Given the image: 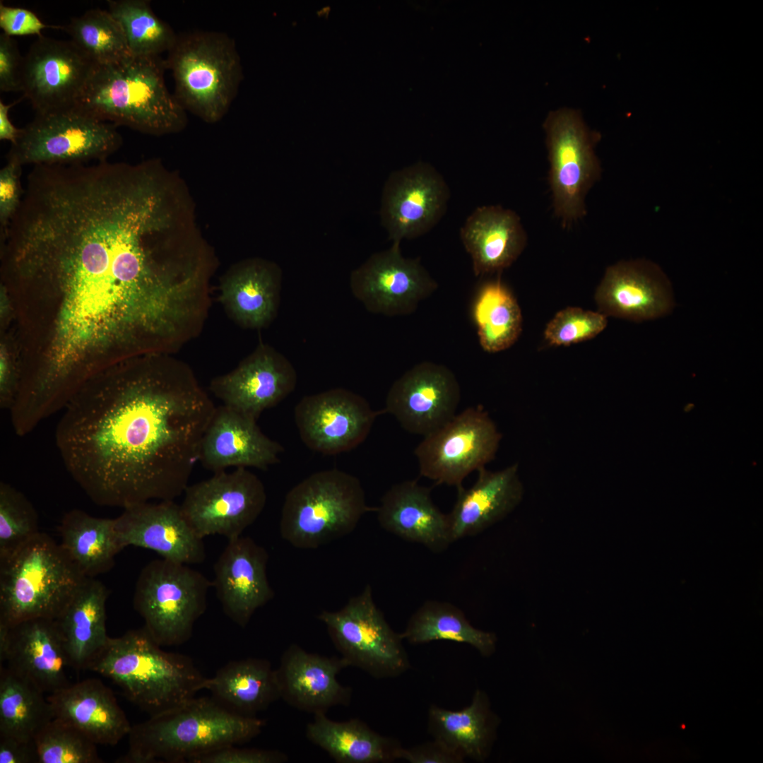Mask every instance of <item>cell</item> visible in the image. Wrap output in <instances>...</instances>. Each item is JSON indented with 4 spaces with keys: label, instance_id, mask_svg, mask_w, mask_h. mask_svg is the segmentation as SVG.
<instances>
[{
    "label": "cell",
    "instance_id": "7",
    "mask_svg": "<svg viewBox=\"0 0 763 763\" xmlns=\"http://www.w3.org/2000/svg\"><path fill=\"white\" fill-rule=\"evenodd\" d=\"M367 506L360 480L338 469L314 473L286 495L281 511L283 539L300 549H315L350 533Z\"/></svg>",
    "mask_w": 763,
    "mask_h": 763
},
{
    "label": "cell",
    "instance_id": "16",
    "mask_svg": "<svg viewBox=\"0 0 763 763\" xmlns=\"http://www.w3.org/2000/svg\"><path fill=\"white\" fill-rule=\"evenodd\" d=\"M95 66L71 40L38 37L23 57V97L36 114L74 107Z\"/></svg>",
    "mask_w": 763,
    "mask_h": 763
},
{
    "label": "cell",
    "instance_id": "35",
    "mask_svg": "<svg viewBox=\"0 0 763 763\" xmlns=\"http://www.w3.org/2000/svg\"><path fill=\"white\" fill-rule=\"evenodd\" d=\"M59 543L85 577L108 572L124 548L115 519L93 516L81 509L66 512L59 524Z\"/></svg>",
    "mask_w": 763,
    "mask_h": 763
},
{
    "label": "cell",
    "instance_id": "8",
    "mask_svg": "<svg viewBox=\"0 0 763 763\" xmlns=\"http://www.w3.org/2000/svg\"><path fill=\"white\" fill-rule=\"evenodd\" d=\"M212 585L188 564L154 560L137 579L134 608L159 645H180L191 638L196 622L205 613Z\"/></svg>",
    "mask_w": 763,
    "mask_h": 763
},
{
    "label": "cell",
    "instance_id": "12",
    "mask_svg": "<svg viewBox=\"0 0 763 763\" xmlns=\"http://www.w3.org/2000/svg\"><path fill=\"white\" fill-rule=\"evenodd\" d=\"M502 434L480 406L468 407L424 437L414 454L420 475L456 488L466 477L485 467L498 450Z\"/></svg>",
    "mask_w": 763,
    "mask_h": 763
},
{
    "label": "cell",
    "instance_id": "28",
    "mask_svg": "<svg viewBox=\"0 0 763 763\" xmlns=\"http://www.w3.org/2000/svg\"><path fill=\"white\" fill-rule=\"evenodd\" d=\"M457 498L449 519L453 541L480 533L509 514L521 502L524 487L519 466L497 471L482 468L469 488H457Z\"/></svg>",
    "mask_w": 763,
    "mask_h": 763
},
{
    "label": "cell",
    "instance_id": "25",
    "mask_svg": "<svg viewBox=\"0 0 763 763\" xmlns=\"http://www.w3.org/2000/svg\"><path fill=\"white\" fill-rule=\"evenodd\" d=\"M342 657H326L308 652L297 644L283 653L276 669L280 698L295 708L312 713L350 703L351 688L341 685L337 675L348 667Z\"/></svg>",
    "mask_w": 763,
    "mask_h": 763
},
{
    "label": "cell",
    "instance_id": "5",
    "mask_svg": "<svg viewBox=\"0 0 763 763\" xmlns=\"http://www.w3.org/2000/svg\"><path fill=\"white\" fill-rule=\"evenodd\" d=\"M85 578L60 544L40 532L0 560V625L56 619Z\"/></svg>",
    "mask_w": 763,
    "mask_h": 763
},
{
    "label": "cell",
    "instance_id": "29",
    "mask_svg": "<svg viewBox=\"0 0 763 763\" xmlns=\"http://www.w3.org/2000/svg\"><path fill=\"white\" fill-rule=\"evenodd\" d=\"M376 511L382 528L434 552L446 550L454 542L449 515L433 503L430 490L415 480L393 485L382 497Z\"/></svg>",
    "mask_w": 763,
    "mask_h": 763
},
{
    "label": "cell",
    "instance_id": "37",
    "mask_svg": "<svg viewBox=\"0 0 763 763\" xmlns=\"http://www.w3.org/2000/svg\"><path fill=\"white\" fill-rule=\"evenodd\" d=\"M403 640L419 644L437 640H447L471 645L485 656L495 651L497 637L472 626L463 612L447 603L428 601L410 617Z\"/></svg>",
    "mask_w": 763,
    "mask_h": 763
},
{
    "label": "cell",
    "instance_id": "31",
    "mask_svg": "<svg viewBox=\"0 0 763 763\" xmlns=\"http://www.w3.org/2000/svg\"><path fill=\"white\" fill-rule=\"evenodd\" d=\"M109 591L86 577L54 619L75 670H88L106 644V602Z\"/></svg>",
    "mask_w": 763,
    "mask_h": 763
},
{
    "label": "cell",
    "instance_id": "10",
    "mask_svg": "<svg viewBox=\"0 0 763 763\" xmlns=\"http://www.w3.org/2000/svg\"><path fill=\"white\" fill-rule=\"evenodd\" d=\"M543 129L553 211L567 227L586 215V197L601 178L595 153L601 134L588 127L580 111L566 107L550 112Z\"/></svg>",
    "mask_w": 763,
    "mask_h": 763
},
{
    "label": "cell",
    "instance_id": "17",
    "mask_svg": "<svg viewBox=\"0 0 763 763\" xmlns=\"http://www.w3.org/2000/svg\"><path fill=\"white\" fill-rule=\"evenodd\" d=\"M382 413L374 410L362 396L336 388L302 397L294 417L300 437L308 448L336 455L362 444Z\"/></svg>",
    "mask_w": 763,
    "mask_h": 763
},
{
    "label": "cell",
    "instance_id": "33",
    "mask_svg": "<svg viewBox=\"0 0 763 763\" xmlns=\"http://www.w3.org/2000/svg\"><path fill=\"white\" fill-rule=\"evenodd\" d=\"M203 690L227 708L249 716L280 698L276 669L268 661L254 658L227 663L206 678Z\"/></svg>",
    "mask_w": 763,
    "mask_h": 763
},
{
    "label": "cell",
    "instance_id": "41",
    "mask_svg": "<svg viewBox=\"0 0 763 763\" xmlns=\"http://www.w3.org/2000/svg\"><path fill=\"white\" fill-rule=\"evenodd\" d=\"M38 516L29 499L10 484L0 483V560L38 533Z\"/></svg>",
    "mask_w": 763,
    "mask_h": 763
},
{
    "label": "cell",
    "instance_id": "48",
    "mask_svg": "<svg viewBox=\"0 0 763 763\" xmlns=\"http://www.w3.org/2000/svg\"><path fill=\"white\" fill-rule=\"evenodd\" d=\"M396 759L410 763H462L464 759L450 750L442 743L434 740L412 747H401Z\"/></svg>",
    "mask_w": 763,
    "mask_h": 763
},
{
    "label": "cell",
    "instance_id": "50",
    "mask_svg": "<svg viewBox=\"0 0 763 763\" xmlns=\"http://www.w3.org/2000/svg\"><path fill=\"white\" fill-rule=\"evenodd\" d=\"M23 98L22 97L20 99ZM18 100L13 103L5 104L0 100V140L10 141L14 144L21 134L22 129L16 127L9 118L10 109L20 102Z\"/></svg>",
    "mask_w": 763,
    "mask_h": 763
},
{
    "label": "cell",
    "instance_id": "11",
    "mask_svg": "<svg viewBox=\"0 0 763 763\" xmlns=\"http://www.w3.org/2000/svg\"><path fill=\"white\" fill-rule=\"evenodd\" d=\"M318 619L326 625L332 642L349 666L377 679L398 676L410 668L403 639L376 605L369 585L341 609L324 610Z\"/></svg>",
    "mask_w": 763,
    "mask_h": 763
},
{
    "label": "cell",
    "instance_id": "14",
    "mask_svg": "<svg viewBox=\"0 0 763 763\" xmlns=\"http://www.w3.org/2000/svg\"><path fill=\"white\" fill-rule=\"evenodd\" d=\"M450 196L444 177L428 163L391 172L384 186L380 217L392 244L432 230L445 214Z\"/></svg>",
    "mask_w": 763,
    "mask_h": 763
},
{
    "label": "cell",
    "instance_id": "21",
    "mask_svg": "<svg viewBox=\"0 0 763 763\" xmlns=\"http://www.w3.org/2000/svg\"><path fill=\"white\" fill-rule=\"evenodd\" d=\"M116 523L123 548L132 545L148 549L163 559L188 565L201 563L206 558L203 538L173 500L126 507Z\"/></svg>",
    "mask_w": 763,
    "mask_h": 763
},
{
    "label": "cell",
    "instance_id": "27",
    "mask_svg": "<svg viewBox=\"0 0 763 763\" xmlns=\"http://www.w3.org/2000/svg\"><path fill=\"white\" fill-rule=\"evenodd\" d=\"M47 698L54 718L75 727L97 745H115L131 731L132 726L112 691L99 679L71 683Z\"/></svg>",
    "mask_w": 763,
    "mask_h": 763
},
{
    "label": "cell",
    "instance_id": "49",
    "mask_svg": "<svg viewBox=\"0 0 763 763\" xmlns=\"http://www.w3.org/2000/svg\"><path fill=\"white\" fill-rule=\"evenodd\" d=\"M0 763H38L35 740L0 736Z\"/></svg>",
    "mask_w": 763,
    "mask_h": 763
},
{
    "label": "cell",
    "instance_id": "1",
    "mask_svg": "<svg viewBox=\"0 0 763 763\" xmlns=\"http://www.w3.org/2000/svg\"><path fill=\"white\" fill-rule=\"evenodd\" d=\"M100 379L61 410L55 443L67 472L98 505L174 500L199 461L212 400L191 368L169 354Z\"/></svg>",
    "mask_w": 763,
    "mask_h": 763
},
{
    "label": "cell",
    "instance_id": "26",
    "mask_svg": "<svg viewBox=\"0 0 763 763\" xmlns=\"http://www.w3.org/2000/svg\"><path fill=\"white\" fill-rule=\"evenodd\" d=\"M282 271L273 261L250 258L232 265L220 282V301L226 313L242 328L260 330L276 319Z\"/></svg>",
    "mask_w": 763,
    "mask_h": 763
},
{
    "label": "cell",
    "instance_id": "36",
    "mask_svg": "<svg viewBox=\"0 0 763 763\" xmlns=\"http://www.w3.org/2000/svg\"><path fill=\"white\" fill-rule=\"evenodd\" d=\"M472 317L480 345L489 353L508 349L522 331L521 308L499 277L479 287L473 303Z\"/></svg>",
    "mask_w": 763,
    "mask_h": 763
},
{
    "label": "cell",
    "instance_id": "19",
    "mask_svg": "<svg viewBox=\"0 0 763 763\" xmlns=\"http://www.w3.org/2000/svg\"><path fill=\"white\" fill-rule=\"evenodd\" d=\"M0 666L48 694L71 684L74 670L55 620L44 617L0 625Z\"/></svg>",
    "mask_w": 763,
    "mask_h": 763
},
{
    "label": "cell",
    "instance_id": "20",
    "mask_svg": "<svg viewBox=\"0 0 763 763\" xmlns=\"http://www.w3.org/2000/svg\"><path fill=\"white\" fill-rule=\"evenodd\" d=\"M297 380L289 360L260 343L235 369L213 378L210 389L223 405L256 420L264 410L288 396Z\"/></svg>",
    "mask_w": 763,
    "mask_h": 763
},
{
    "label": "cell",
    "instance_id": "39",
    "mask_svg": "<svg viewBox=\"0 0 763 763\" xmlns=\"http://www.w3.org/2000/svg\"><path fill=\"white\" fill-rule=\"evenodd\" d=\"M108 11L119 22L132 57L160 56L178 35L153 11L147 0H108Z\"/></svg>",
    "mask_w": 763,
    "mask_h": 763
},
{
    "label": "cell",
    "instance_id": "30",
    "mask_svg": "<svg viewBox=\"0 0 763 763\" xmlns=\"http://www.w3.org/2000/svg\"><path fill=\"white\" fill-rule=\"evenodd\" d=\"M476 276L500 274L521 255L527 235L519 215L499 205L476 208L460 230Z\"/></svg>",
    "mask_w": 763,
    "mask_h": 763
},
{
    "label": "cell",
    "instance_id": "43",
    "mask_svg": "<svg viewBox=\"0 0 763 763\" xmlns=\"http://www.w3.org/2000/svg\"><path fill=\"white\" fill-rule=\"evenodd\" d=\"M607 323L606 316L599 312L569 307L558 312L548 322L544 338L551 346H568L596 337Z\"/></svg>",
    "mask_w": 763,
    "mask_h": 763
},
{
    "label": "cell",
    "instance_id": "34",
    "mask_svg": "<svg viewBox=\"0 0 763 763\" xmlns=\"http://www.w3.org/2000/svg\"><path fill=\"white\" fill-rule=\"evenodd\" d=\"M307 738L338 763H384L396 759L401 747L357 718L335 721L326 714H314L306 728Z\"/></svg>",
    "mask_w": 763,
    "mask_h": 763
},
{
    "label": "cell",
    "instance_id": "44",
    "mask_svg": "<svg viewBox=\"0 0 763 763\" xmlns=\"http://www.w3.org/2000/svg\"><path fill=\"white\" fill-rule=\"evenodd\" d=\"M22 166L7 160L0 170V231L4 238L8 227L17 213L24 194L20 183Z\"/></svg>",
    "mask_w": 763,
    "mask_h": 763
},
{
    "label": "cell",
    "instance_id": "47",
    "mask_svg": "<svg viewBox=\"0 0 763 763\" xmlns=\"http://www.w3.org/2000/svg\"><path fill=\"white\" fill-rule=\"evenodd\" d=\"M23 57L17 42L8 35H0V90L1 93L22 92Z\"/></svg>",
    "mask_w": 763,
    "mask_h": 763
},
{
    "label": "cell",
    "instance_id": "3",
    "mask_svg": "<svg viewBox=\"0 0 763 763\" xmlns=\"http://www.w3.org/2000/svg\"><path fill=\"white\" fill-rule=\"evenodd\" d=\"M265 721L242 715L213 697H193L132 726L127 752L119 763L190 762L222 747L257 736Z\"/></svg>",
    "mask_w": 763,
    "mask_h": 763
},
{
    "label": "cell",
    "instance_id": "24",
    "mask_svg": "<svg viewBox=\"0 0 763 763\" xmlns=\"http://www.w3.org/2000/svg\"><path fill=\"white\" fill-rule=\"evenodd\" d=\"M283 446L264 434L256 420L222 405L203 434L199 461L214 473L228 467L261 470L280 461Z\"/></svg>",
    "mask_w": 763,
    "mask_h": 763
},
{
    "label": "cell",
    "instance_id": "32",
    "mask_svg": "<svg viewBox=\"0 0 763 763\" xmlns=\"http://www.w3.org/2000/svg\"><path fill=\"white\" fill-rule=\"evenodd\" d=\"M499 723L487 694L479 689L470 705L461 710L451 711L434 704L428 710V733L464 760L469 758L482 762L488 757Z\"/></svg>",
    "mask_w": 763,
    "mask_h": 763
},
{
    "label": "cell",
    "instance_id": "15",
    "mask_svg": "<svg viewBox=\"0 0 763 763\" xmlns=\"http://www.w3.org/2000/svg\"><path fill=\"white\" fill-rule=\"evenodd\" d=\"M350 287L368 312L394 317L414 312L438 285L419 259L404 257L392 244L352 271Z\"/></svg>",
    "mask_w": 763,
    "mask_h": 763
},
{
    "label": "cell",
    "instance_id": "38",
    "mask_svg": "<svg viewBox=\"0 0 763 763\" xmlns=\"http://www.w3.org/2000/svg\"><path fill=\"white\" fill-rule=\"evenodd\" d=\"M53 718L45 693L0 666V736L34 741Z\"/></svg>",
    "mask_w": 763,
    "mask_h": 763
},
{
    "label": "cell",
    "instance_id": "18",
    "mask_svg": "<svg viewBox=\"0 0 763 763\" xmlns=\"http://www.w3.org/2000/svg\"><path fill=\"white\" fill-rule=\"evenodd\" d=\"M460 399V385L453 372L425 361L393 383L384 412L392 415L407 432L425 437L456 415Z\"/></svg>",
    "mask_w": 763,
    "mask_h": 763
},
{
    "label": "cell",
    "instance_id": "9",
    "mask_svg": "<svg viewBox=\"0 0 763 763\" xmlns=\"http://www.w3.org/2000/svg\"><path fill=\"white\" fill-rule=\"evenodd\" d=\"M122 143L117 125L74 107L36 114L11 144L6 158L21 166L102 162L117 151Z\"/></svg>",
    "mask_w": 763,
    "mask_h": 763
},
{
    "label": "cell",
    "instance_id": "23",
    "mask_svg": "<svg viewBox=\"0 0 763 763\" xmlns=\"http://www.w3.org/2000/svg\"><path fill=\"white\" fill-rule=\"evenodd\" d=\"M605 316L642 321L668 314L673 302L667 278L655 264L624 261L609 266L594 296Z\"/></svg>",
    "mask_w": 763,
    "mask_h": 763
},
{
    "label": "cell",
    "instance_id": "22",
    "mask_svg": "<svg viewBox=\"0 0 763 763\" xmlns=\"http://www.w3.org/2000/svg\"><path fill=\"white\" fill-rule=\"evenodd\" d=\"M268 560L264 547L241 536L228 540L214 564L213 586L223 612L242 627L274 596L267 576Z\"/></svg>",
    "mask_w": 763,
    "mask_h": 763
},
{
    "label": "cell",
    "instance_id": "6",
    "mask_svg": "<svg viewBox=\"0 0 763 763\" xmlns=\"http://www.w3.org/2000/svg\"><path fill=\"white\" fill-rule=\"evenodd\" d=\"M175 96L186 110L208 124L227 113L242 77L240 59L226 33L194 31L178 35L167 52Z\"/></svg>",
    "mask_w": 763,
    "mask_h": 763
},
{
    "label": "cell",
    "instance_id": "2",
    "mask_svg": "<svg viewBox=\"0 0 763 763\" xmlns=\"http://www.w3.org/2000/svg\"><path fill=\"white\" fill-rule=\"evenodd\" d=\"M166 70L160 56L95 65L75 107L145 134L179 133L187 126V112L166 85Z\"/></svg>",
    "mask_w": 763,
    "mask_h": 763
},
{
    "label": "cell",
    "instance_id": "4",
    "mask_svg": "<svg viewBox=\"0 0 763 763\" xmlns=\"http://www.w3.org/2000/svg\"><path fill=\"white\" fill-rule=\"evenodd\" d=\"M143 627L108 638L88 670L111 680L153 716L196 697L206 679L192 660L164 651Z\"/></svg>",
    "mask_w": 763,
    "mask_h": 763
},
{
    "label": "cell",
    "instance_id": "45",
    "mask_svg": "<svg viewBox=\"0 0 763 763\" xmlns=\"http://www.w3.org/2000/svg\"><path fill=\"white\" fill-rule=\"evenodd\" d=\"M287 761L288 756L278 750L240 748L231 745L199 755L189 763H281Z\"/></svg>",
    "mask_w": 763,
    "mask_h": 763
},
{
    "label": "cell",
    "instance_id": "46",
    "mask_svg": "<svg viewBox=\"0 0 763 763\" xmlns=\"http://www.w3.org/2000/svg\"><path fill=\"white\" fill-rule=\"evenodd\" d=\"M0 28L3 33L10 37L42 36V31L47 28L61 29L63 26L45 23L33 11L20 7L6 6L0 2Z\"/></svg>",
    "mask_w": 763,
    "mask_h": 763
},
{
    "label": "cell",
    "instance_id": "40",
    "mask_svg": "<svg viewBox=\"0 0 763 763\" xmlns=\"http://www.w3.org/2000/svg\"><path fill=\"white\" fill-rule=\"evenodd\" d=\"M63 30L95 65L116 64L132 57L121 25L108 10L90 9L71 18Z\"/></svg>",
    "mask_w": 763,
    "mask_h": 763
},
{
    "label": "cell",
    "instance_id": "13",
    "mask_svg": "<svg viewBox=\"0 0 763 763\" xmlns=\"http://www.w3.org/2000/svg\"><path fill=\"white\" fill-rule=\"evenodd\" d=\"M180 504L182 512L201 538L220 535L241 536L263 511L266 503L264 483L247 468L225 471L188 485Z\"/></svg>",
    "mask_w": 763,
    "mask_h": 763
},
{
    "label": "cell",
    "instance_id": "42",
    "mask_svg": "<svg viewBox=\"0 0 763 763\" xmlns=\"http://www.w3.org/2000/svg\"><path fill=\"white\" fill-rule=\"evenodd\" d=\"M38 763H102L96 745L71 725L54 718L35 739Z\"/></svg>",
    "mask_w": 763,
    "mask_h": 763
}]
</instances>
